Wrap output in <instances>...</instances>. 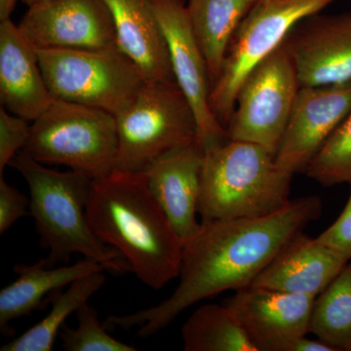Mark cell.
Here are the masks:
<instances>
[{"instance_id":"cell-1","label":"cell","mask_w":351,"mask_h":351,"mask_svg":"<svg viewBox=\"0 0 351 351\" xmlns=\"http://www.w3.org/2000/svg\"><path fill=\"white\" fill-rule=\"evenodd\" d=\"M321 210L320 198L307 196L269 216L201 221L195 237L184 243L174 293L156 306L110 316L104 325L138 326V337L149 338L198 302L251 286L291 240L319 218Z\"/></svg>"},{"instance_id":"cell-2","label":"cell","mask_w":351,"mask_h":351,"mask_svg":"<svg viewBox=\"0 0 351 351\" xmlns=\"http://www.w3.org/2000/svg\"><path fill=\"white\" fill-rule=\"evenodd\" d=\"M86 213L95 234L117 249L145 285L159 290L179 277L184 243L152 195L145 172L114 170L93 180Z\"/></svg>"},{"instance_id":"cell-3","label":"cell","mask_w":351,"mask_h":351,"mask_svg":"<svg viewBox=\"0 0 351 351\" xmlns=\"http://www.w3.org/2000/svg\"><path fill=\"white\" fill-rule=\"evenodd\" d=\"M9 166L18 171L31 193L29 213L36 221L43 248L49 251L46 267L68 262L73 254L101 263L107 270L123 272L130 265L117 249L108 247L92 230L87 203L93 180L77 171L50 169L27 152H19Z\"/></svg>"},{"instance_id":"cell-4","label":"cell","mask_w":351,"mask_h":351,"mask_svg":"<svg viewBox=\"0 0 351 351\" xmlns=\"http://www.w3.org/2000/svg\"><path fill=\"white\" fill-rule=\"evenodd\" d=\"M294 174L261 145L228 140L203 149L198 214L202 221L269 216L291 202Z\"/></svg>"},{"instance_id":"cell-5","label":"cell","mask_w":351,"mask_h":351,"mask_svg":"<svg viewBox=\"0 0 351 351\" xmlns=\"http://www.w3.org/2000/svg\"><path fill=\"white\" fill-rule=\"evenodd\" d=\"M115 119V170L121 172H147L164 157L198 142L195 112L176 82H145Z\"/></svg>"},{"instance_id":"cell-6","label":"cell","mask_w":351,"mask_h":351,"mask_svg":"<svg viewBox=\"0 0 351 351\" xmlns=\"http://www.w3.org/2000/svg\"><path fill=\"white\" fill-rule=\"evenodd\" d=\"M23 149L45 165H64L101 179L115 170L117 119L100 108L55 100L34 120Z\"/></svg>"},{"instance_id":"cell-7","label":"cell","mask_w":351,"mask_h":351,"mask_svg":"<svg viewBox=\"0 0 351 351\" xmlns=\"http://www.w3.org/2000/svg\"><path fill=\"white\" fill-rule=\"evenodd\" d=\"M44 78L56 100L117 115L147 78L119 47L104 50L36 49Z\"/></svg>"},{"instance_id":"cell-8","label":"cell","mask_w":351,"mask_h":351,"mask_svg":"<svg viewBox=\"0 0 351 351\" xmlns=\"http://www.w3.org/2000/svg\"><path fill=\"white\" fill-rule=\"evenodd\" d=\"M332 1L258 0L235 32L221 75L210 93V108L225 128L247 76L282 45L295 25L319 13Z\"/></svg>"},{"instance_id":"cell-9","label":"cell","mask_w":351,"mask_h":351,"mask_svg":"<svg viewBox=\"0 0 351 351\" xmlns=\"http://www.w3.org/2000/svg\"><path fill=\"white\" fill-rule=\"evenodd\" d=\"M300 89L294 63L282 44L241 85L226 127L228 138L261 145L276 156Z\"/></svg>"},{"instance_id":"cell-10","label":"cell","mask_w":351,"mask_h":351,"mask_svg":"<svg viewBox=\"0 0 351 351\" xmlns=\"http://www.w3.org/2000/svg\"><path fill=\"white\" fill-rule=\"evenodd\" d=\"M168 49L175 80L188 99L197 123L202 149L228 140L223 124L209 105L211 82L206 61L189 22L182 0H152Z\"/></svg>"},{"instance_id":"cell-11","label":"cell","mask_w":351,"mask_h":351,"mask_svg":"<svg viewBox=\"0 0 351 351\" xmlns=\"http://www.w3.org/2000/svg\"><path fill=\"white\" fill-rule=\"evenodd\" d=\"M20 31L36 49L104 50L117 47L104 0H49L29 7Z\"/></svg>"},{"instance_id":"cell-12","label":"cell","mask_w":351,"mask_h":351,"mask_svg":"<svg viewBox=\"0 0 351 351\" xmlns=\"http://www.w3.org/2000/svg\"><path fill=\"white\" fill-rule=\"evenodd\" d=\"M351 112V82L301 87L276 163L289 173L306 171L314 156Z\"/></svg>"},{"instance_id":"cell-13","label":"cell","mask_w":351,"mask_h":351,"mask_svg":"<svg viewBox=\"0 0 351 351\" xmlns=\"http://www.w3.org/2000/svg\"><path fill=\"white\" fill-rule=\"evenodd\" d=\"M283 44L301 87L351 82V13L311 16L295 25Z\"/></svg>"},{"instance_id":"cell-14","label":"cell","mask_w":351,"mask_h":351,"mask_svg":"<svg viewBox=\"0 0 351 351\" xmlns=\"http://www.w3.org/2000/svg\"><path fill=\"white\" fill-rule=\"evenodd\" d=\"M234 292L225 306L258 351L286 337L308 334L315 298L257 286Z\"/></svg>"},{"instance_id":"cell-15","label":"cell","mask_w":351,"mask_h":351,"mask_svg":"<svg viewBox=\"0 0 351 351\" xmlns=\"http://www.w3.org/2000/svg\"><path fill=\"white\" fill-rule=\"evenodd\" d=\"M0 100L8 112L27 121L38 119L56 100L36 48L11 19L0 23Z\"/></svg>"},{"instance_id":"cell-16","label":"cell","mask_w":351,"mask_h":351,"mask_svg":"<svg viewBox=\"0 0 351 351\" xmlns=\"http://www.w3.org/2000/svg\"><path fill=\"white\" fill-rule=\"evenodd\" d=\"M203 149L199 143L164 157L145 173L147 186L182 243L195 237Z\"/></svg>"},{"instance_id":"cell-17","label":"cell","mask_w":351,"mask_h":351,"mask_svg":"<svg viewBox=\"0 0 351 351\" xmlns=\"http://www.w3.org/2000/svg\"><path fill=\"white\" fill-rule=\"evenodd\" d=\"M350 260L304 232L280 251L251 286L316 298Z\"/></svg>"},{"instance_id":"cell-18","label":"cell","mask_w":351,"mask_h":351,"mask_svg":"<svg viewBox=\"0 0 351 351\" xmlns=\"http://www.w3.org/2000/svg\"><path fill=\"white\" fill-rule=\"evenodd\" d=\"M112 16L117 47L147 82H176L169 49L152 0H104Z\"/></svg>"},{"instance_id":"cell-19","label":"cell","mask_w":351,"mask_h":351,"mask_svg":"<svg viewBox=\"0 0 351 351\" xmlns=\"http://www.w3.org/2000/svg\"><path fill=\"white\" fill-rule=\"evenodd\" d=\"M107 270L101 263L85 258L66 267H48L40 261L36 265H16L18 278L0 292V329L4 336H11V321L29 315L43 306L46 295L63 289L73 281L94 272Z\"/></svg>"},{"instance_id":"cell-20","label":"cell","mask_w":351,"mask_h":351,"mask_svg":"<svg viewBox=\"0 0 351 351\" xmlns=\"http://www.w3.org/2000/svg\"><path fill=\"white\" fill-rule=\"evenodd\" d=\"M258 1L189 0V22L206 61L211 87L221 75L235 32Z\"/></svg>"},{"instance_id":"cell-21","label":"cell","mask_w":351,"mask_h":351,"mask_svg":"<svg viewBox=\"0 0 351 351\" xmlns=\"http://www.w3.org/2000/svg\"><path fill=\"white\" fill-rule=\"evenodd\" d=\"M106 282L104 271L94 272L69 284L66 291H54L49 295L52 308L43 320L19 338L2 346L1 351H51L58 332L71 314L76 313Z\"/></svg>"},{"instance_id":"cell-22","label":"cell","mask_w":351,"mask_h":351,"mask_svg":"<svg viewBox=\"0 0 351 351\" xmlns=\"http://www.w3.org/2000/svg\"><path fill=\"white\" fill-rule=\"evenodd\" d=\"M182 337L186 351H258L225 304L196 309L182 326Z\"/></svg>"},{"instance_id":"cell-23","label":"cell","mask_w":351,"mask_h":351,"mask_svg":"<svg viewBox=\"0 0 351 351\" xmlns=\"http://www.w3.org/2000/svg\"><path fill=\"white\" fill-rule=\"evenodd\" d=\"M308 332L334 351H351V261L314 300Z\"/></svg>"},{"instance_id":"cell-24","label":"cell","mask_w":351,"mask_h":351,"mask_svg":"<svg viewBox=\"0 0 351 351\" xmlns=\"http://www.w3.org/2000/svg\"><path fill=\"white\" fill-rule=\"evenodd\" d=\"M306 172L324 186L351 182V112L314 156Z\"/></svg>"},{"instance_id":"cell-25","label":"cell","mask_w":351,"mask_h":351,"mask_svg":"<svg viewBox=\"0 0 351 351\" xmlns=\"http://www.w3.org/2000/svg\"><path fill=\"white\" fill-rule=\"evenodd\" d=\"M78 326L75 329L64 324L61 328L62 343L66 351H136L137 348L112 338L105 325L98 319L93 307L83 304L76 311Z\"/></svg>"},{"instance_id":"cell-26","label":"cell","mask_w":351,"mask_h":351,"mask_svg":"<svg viewBox=\"0 0 351 351\" xmlns=\"http://www.w3.org/2000/svg\"><path fill=\"white\" fill-rule=\"evenodd\" d=\"M31 134L27 120L0 108V175L6 166L24 149Z\"/></svg>"},{"instance_id":"cell-27","label":"cell","mask_w":351,"mask_h":351,"mask_svg":"<svg viewBox=\"0 0 351 351\" xmlns=\"http://www.w3.org/2000/svg\"><path fill=\"white\" fill-rule=\"evenodd\" d=\"M31 200L0 175V234H3L22 217L31 215L27 212Z\"/></svg>"},{"instance_id":"cell-28","label":"cell","mask_w":351,"mask_h":351,"mask_svg":"<svg viewBox=\"0 0 351 351\" xmlns=\"http://www.w3.org/2000/svg\"><path fill=\"white\" fill-rule=\"evenodd\" d=\"M316 239L351 261V189L350 198L339 218Z\"/></svg>"},{"instance_id":"cell-29","label":"cell","mask_w":351,"mask_h":351,"mask_svg":"<svg viewBox=\"0 0 351 351\" xmlns=\"http://www.w3.org/2000/svg\"><path fill=\"white\" fill-rule=\"evenodd\" d=\"M267 351H334L320 339L306 338V335H294L279 339Z\"/></svg>"},{"instance_id":"cell-30","label":"cell","mask_w":351,"mask_h":351,"mask_svg":"<svg viewBox=\"0 0 351 351\" xmlns=\"http://www.w3.org/2000/svg\"><path fill=\"white\" fill-rule=\"evenodd\" d=\"M17 0H0V22L11 19Z\"/></svg>"},{"instance_id":"cell-31","label":"cell","mask_w":351,"mask_h":351,"mask_svg":"<svg viewBox=\"0 0 351 351\" xmlns=\"http://www.w3.org/2000/svg\"><path fill=\"white\" fill-rule=\"evenodd\" d=\"M27 7L36 5V4L43 3V2L49 1V0H22Z\"/></svg>"}]
</instances>
